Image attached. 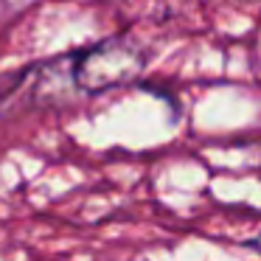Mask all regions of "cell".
<instances>
[{
  "label": "cell",
  "instance_id": "1",
  "mask_svg": "<svg viewBox=\"0 0 261 261\" xmlns=\"http://www.w3.org/2000/svg\"><path fill=\"white\" fill-rule=\"evenodd\" d=\"M143 70V54L126 40H107L68 57L48 59L23 70L14 82L12 101L59 104L76 96H96L110 87L129 85Z\"/></svg>",
  "mask_w": 261,
  "mask_h": 261
}]
</instances>
